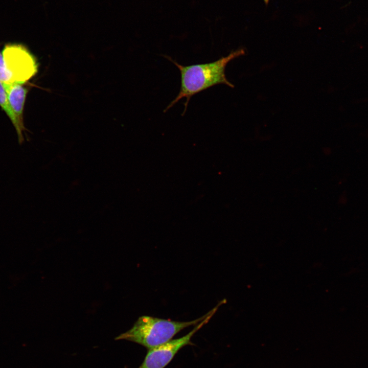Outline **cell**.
Instances as JSON below:
<instances>
[{
    "label": "cell",
    "instance_id": "obj_1",
    "mask_svg": "<svg viewBox=\"0 0 368 368\" xmlns=\"http://www.w3.org/2000/svg\"><path fill=\"white\" fill-rule=\"evenodd\" d=\"M244 54L245 52L243 49H239L213 62L187 66L179 64L168 56L164 55L178 68L180 73L181 79L179 93L164 111H168L179 100L186 98L185 108L182 113L183 115L186 111L191 98L194 95L217 84H223L229 87H234V85L226 78L225 67L232 60Z\"/></svg>",
    "mask_w": 368,
    "mask_h": 368
},
{
    "label": "cell",
    "instance_id": "obj_2",
    "mask_svg": "<svg viewBox=\"0 0 368 368\" xmlns=\"http://www.w3.org/2000/svg\"><path fill=\"white\" fill-rule=\"evenodd\" d=\"M208 313L196 319L177 321L144 315L140 316L132 327L117 336L115 340H126L141 344L148 349L170 340L183 329L197 325Z\"/></svg>",
    "mask_w": 368,
    "mask_h": 368
},
{
    "label": "cell",
    "instance_id": "obj_3",
    "mask_svg": "<svg viewBox=\"0 0 368 368\" xmlns=\"http://www.w3.org/2000/svg\"><path fill=\"white\" fill-rule=\"evenodd\" d=\"M224 303V301L221 302L209 311L207 316L186 335L175 339H171L161 345L148 349L143 362L138 368H164L166 367L179 350L191 342V339L193 335L208 323L216 312L219 307Z\"/></svg>",
    "mask_w": 368,
    "mask_h": 368
},
{
    "label": "cell",
    "instance_id": "obj_4",
    "mask_svg": "<svg viewBox=\"0 0 368 368\" xmlns=\"http://www.w3.org/2000/svg\"><path fill=\"white\" fill-rule=\"evenodd\" d=\"M2 55L5 67L11 74L14 82L24 84L37 73L36 60L24 45L6 44Z\"/></svg>",
    "mask_w": 368,
    "mask_h": 368
},
{
    "label": "cell",
    "instance_id": "obj_5",
    "mask_svg": "<svg viewBox=\"0 0 368 368\" xmlns=\"http://www.w3.org/2000/svg\"><path fill=\"white\" fill-rule=\"evenodd\" d=\"M6 91L8 101L22 131L25 127L23 123V110L28 89L22 84L18 83H3Z\"/></svg>",
    "mask_w": 368,
    "mask_h": 368
},
{
    "label": "cell",
    "instance_id": "obj_6",
    "mask_svg": "<svg viewBox=\"0 0 368 368\" xmlns=\"http://www.w3.org/2000/svg\"><path fill=\"white\" fill-rule=\"evenodd\" d=\"M0 106L11 121L16 130L19 142L21 143L24 140L22 133L23 131L20 127L15 114L10 107L6 91L1 82H0Z\"/></svg>",
    "mask_w": 368,
    "mask_h": 368
},
{
    "label": "cell",
    "instance_id": "obj_7",
    "mask_svg": "<svg viewBox=\"0 0 368 368\" xmlns=\"http://www.w3.org/2000/svg\"><path fill=\"white\" fill-rule=\"evenodd\" d=\"M0 82L2 83H14L11 74L6 68H0Z\"/></svg>",
    "mask_w": 368,
    "mask_h": 368
},
{
    "label": "cell",
    "instance_id": "obj_8",
    "mask_svg": "<svg viewBox=\"0 0 368 368\" xmlns=\"http://www.w3.org/2000/svg\"><path fill=\"white\" fill-rule=\"evenodd\" d=\"M0 68H6L5 63H4V59H3V56L2 54L1 53V52H0Z\"/></svg>",
    "mask_w": 368,
    "mask_h": 368
},
{
    "label": "cell",
    "instance_id": "obj_9",
    "mask_svg": "<svg viewBox=\"0 0 368 368\" xmlns=\"http://www.w3.org/2000/svg\"><path fill=\"white\" fill-rule=\"evenodd\" d=\"M264 1L266 4H267L268 3L269 0H264Z\"/></svg>",
    "mask_w": 368,
    "mask_h": 368
}]
</instances>
